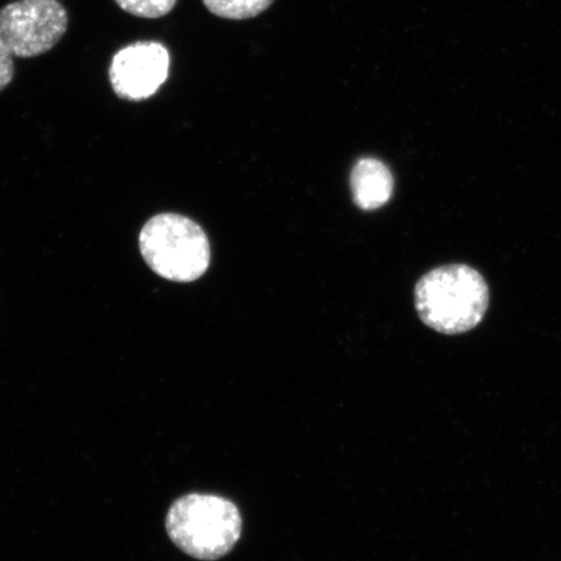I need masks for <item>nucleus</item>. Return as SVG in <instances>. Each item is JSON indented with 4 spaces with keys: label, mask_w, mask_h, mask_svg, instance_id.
<instances>
[{
    "label": "nucleus",
    "mask_w": 561,
    "mask_h": 561,
    "mask_svg": "<svg viewBox=\"0 0 561 561\" xmlns=\"http://www.w3.org/2000/svg\"><path fill=\"white\" fill-rule=\"evenodd\" d=\"M415 307L421 321L433 331L447 335L467 333L485 318L489 287L472 266H439L420 278Z\"/></svg>",
    "instance_id": "obj_1"
},
{
    "label": "nucleus",
    "mask_w": 561,
    "mask_h": 561,
    "mask_svg": "<svg viewBox=\"0 0 561 561\" xmlns=\"http://www.w3.org/2000/svg\"><path fill=\"white\" fill-rule=\"evenodd\" d=\"M168 537L186 556L219 560L242 536V516L236 504L214 494L191 493L175 500L165 516Z\"/></svg>",
    "instance_id": "obj_2"
},
{
    "label": "nucleus",
    "mask_w": 561,
    "mask_h": 561,
    "mask_svg": "<svg viewBox=\"0 0 561 561\" xmlns=\"http://www.w3.org/2000/svg\"><path fill=\"white\" fill-rule=\"evenodd\" d=\"M138 244L149 268L172 283H193L208 270V237L186 216L168 213L151 217L140 230Z\"/></svg>",
    "instance_id": "obj_3"
},
{
    "label": "nucleus",
    "mask_w": 561,
    "mask_h": 561,
    "mask_svg": "<svg viewBox=\"0 0 561 561\" xmlns=\"http://www.w3.org/2000/svg\"><path fill=\"white\" fill-rule=\"evenodd\" d=\"M69 25L59 0H16L0 9V41L13 58L32 59L51 51Z\"/></svg>",
    "instance_id": "obj_4"
},
{
    "label": "nucleus",
    "mask_w": 561,
    "mask_h": 561,
    "mask_svg": "<svg viewBox=\"0 0 561 561\" xmlns=\"http://www.w3.org/2000/svg\"><path fill=\"white\" fill-rule=\"evenodd\" d=\"M171 56L159 42L140 41L118 50L112 58L108 79L116 96L142 102L156 95L170 76Z\"/></svg>",
    "instance_id": "obj_5"
},
{
    "label": "nucleus",
    "mask_w": 561,
    "mask_h": 561,
    "mask_svg": "<svg viewBox=\"0 0 561 561\" xmlns=\"http://www.w3.org/2000/svg\"><path fill=\"white\" fill-rule=\"evenodd\" d=\"M350 186L357 207L375 210L390 201L394 192V178L383 161L363 158L356 161L351 172Z\"/></svg>",
    "instance_id": "obj_6"
},
{
    "label": "nucleus",
    "mask_w": 561,
    "mask_h": 561,
    "mask_svg": "<svg viewBox=\"0 0 561 561\" xmlns=\"http://www.w3.org/2000/svg\"><path fill=\"white\" fill-rule=\"evenodd\" d=\"M275 0H203L214 15L228 20H248L261 15Z\"/></svg>",
    "instance_id": "obj_7"
},
{
    "label": "nucleus",
    "mask_w": 561,
    "mask_h": 561,
    "mask_svg": "<svg viewBox=\"0 0 561 561\" xmlns=\"http://www.w3.org/2000/svg\"><path fill=\"white\" fill-rule=\"evenodd\" d=\"M126 13L140 19H160L173 9L178 0H115Z\"/></svg>",
    "instance_id": "obj_8"
},
{
    "label": "nucleus",
    "mask_w": 561,
    "mask_h": 561,
    "mask_svg": "<svg viewBox=\"0 0 561 561\" xmlns=\"http://www.w3.org/2000/svg\"><path fill=\"white\" fill-rule=\"evenodd\" d=\"M15 77V61L2 41H0V93L11 85Z\"/></svg>",
    "instance_id": "obj_9"
}]
</instances>
